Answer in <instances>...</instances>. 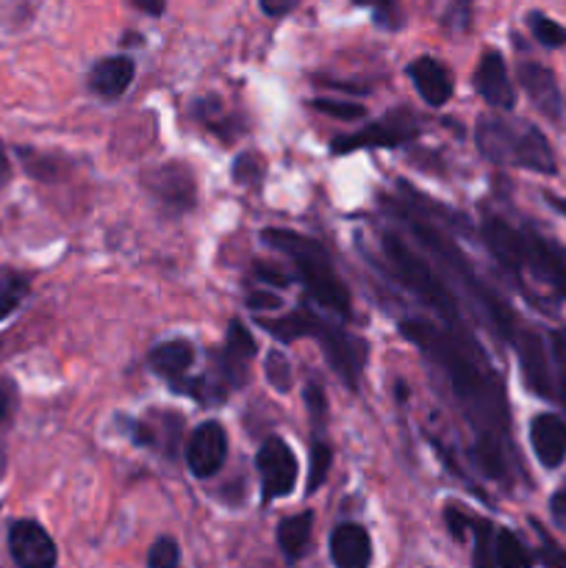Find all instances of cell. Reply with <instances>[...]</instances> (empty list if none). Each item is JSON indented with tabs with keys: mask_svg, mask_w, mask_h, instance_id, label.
<instances>
[{
	"mask_svg": "<svg viewBox=\"0 0 566 568\" xmlns=\"http://www.w3.org/2000/svg\"><path fill=\"white\" fill-rule=\"evenodd\" d=\"M400 333L447 377L461 416L475 433L472 455L483 475L499 486H508L516 464L508 399L497 369L469 327L464 325V320L447 322L438 316L416 314L400 320Z\"/></svg>",
	"mask_w": 566,
	"mask_h": 568,
	"instance_id": "1",
	"label": "cell"
},
{
	"mask_svg": "<svg viewBox=\"0 0 566 568\" xmlns=\"http://www.w3.org/2000/svg\"><path fill=\"white\" fill-rule=\"evenodd\" d=\"M255 325L264 327L281 344H294L300 338H314L322 347V355L327 358V366L336 372L338 381L350 392H358L361 375H364L366 358H370V344L364 338L353 336L342 325H333L331 320L316 314L311 305H300V308L289 311L283 316L261 314L255 316Z\"/></svg>",
	"mask_w": 566,
	"mask_h": 568,
	"instance_id": "2",
	"label": "cell"
},
{
	"mask_svg": "<svg viewBox=\"0 0 566 568\" xmlns=\"http://www.w3.org/2000/svg\"><path fill=\"white\" fill-rule=\"evenodd\" d=\"M488 253L516 277L547 286L566 300V247L547 242L527 227H516L499 216H486L481 225Z\"/></svg>",
	"mask_w": 566,
	"mask_h": 568,
	"instance_id": "3",
	"label": "cell"
},
{
	"mask_svg": "<svg viewBox=\"0 0 566 568\" xmlns=\"http://www.w3.org/2000/svg\"><path fill=\"white\" fill-rule=\"evenodd\" d=\"M261 242L292 261L294 275L305 286V294L320 308H325L336 320H350L353 316V300H350L347 286L338 277L327 250L316 239L303 236L297 231H286V227H264Z\"/></svg>",
	"mask_w": 566,
	"mask_h": 568,
	"instance_id": "4",
	"label": "cell"
},
{
	"mask_svg": "<svg viewBox=\"0 0 566 568\" xmlns=\"http://www.w3.org/2000/svg\"><path fill=\"white\" fill-rule=\"evenodd\" d=\"M475 144L481 155L499 166H519V170L555 175L558 161L547 136L530 122L514 120L505 114H486L477 120Z\"/></svg>",
	"mask_w": 566,
	"mask_h": 568,
	"instance_id": "5",
	"label": "cell"
},
{
	"mask_svg": "<svg viewBox=\"0 0 566 568\" xmlns=\"http://www.w3.org/2000/svg\"><path fill=\"white\" fill-rule=\"evenodd\" d=\"M381 244L388 270L394 272L400 286L408 288V292L414 294L425 308H431L433 316H438V320H464L458 297H455L453 288L447 286V281H442V275H436V270H433L425 258H420L397 233H383Z\"/></svg>",
	"mask_w": 566,
	"mask_h": 568,
	"instance_id": "6",
	"label": "cell"
},
{
	"mask_svg": "<svg viewBox=\"0 0 566 568\" xmlns=\"http://www.w3.org/2000/svg\"><path fill=\"white\" fill-rule=\"evenodd\" d=\"M416 136H420V120H416L411 111L397 109L383 114L381 120H375L372 125L361 128V131L344 133V136L333 139L331 153L347 155L372 148H403V144L414 142Z\"/></svg>",
	"mask_w": 566,
	"mask_h": 568,
	"instance_id": "7",
	"label": "cell"
},
{
	"mask_svg": "<svg viewBox=\"0 0 566 568\" xmlns=\"http://www.w3.org/2000/svg\"><path fill=\"white\" fill-rule=\"evenodd\" d=\"M255 469H259L261 477V505H270L275 499L289 497L297 488V455H294V449L281 436L264 438V444L255 453Z\"/></svg>",
	"mask_w": 566,
	"mask_h": 568,
	"instance_id": "8",
	"label": "cell"
},
{
	"mask_svg": "<svg viewBox=\"0 0 566 568\" xmlns=\"http://www.w3.org/2000/svg\"><path fill=\"white\" fill-rule=\"evenodd\" d=\"M142 186L148 189L150 197L159 200L164 209L175 211V214H183L198 203V181L183 161H166V164L144 170Z\"/></svg>",
	"mask_w": 566,
	"mask_h": 568,
	"instance_id": "9",
	"label": "cell"
},
{
	"mask_svg": "<svg viewBox=\"0 0 566 568\" xmlns=\"http://www.w3.org/2000/svg\"><path fill=\"white\" fill-rule=\"evenodd\" d=\"M228 458V433L220 422L209 419L192 430L186 442V466L198 480H209Z\"/></svg>",
	"mask_w": 566,
	"mask_h": 568,
	"instance_id": "10",
	"label": "cell"
},
{
	"mask_svg": "<svg viewBox=\"0 0 566 568\" xmlns=\"http://www.w3.org/2000/svg\"><path fill=\"white\" fill-rule=\"evenodd\" d=\"M511 347L516 349V361H519L525 386L530 388L536 397L555 399V375H553V366H549V355L542 338H538L530 327H522L519 336L514 338Z\"/></svg>",
	"mask_w": 566,
	"mask_h": 568,
	"instance_id": "11",
	"label": "cell"
},
{
	"mask_svg": "<svg viewBox=\"0 0 566 568\" xmlns=\"http://www.w3.org/2000/svg\"><path fill=\"white\" fill-rule=\"evenodd\" d=\"M9 552L22 568H50L59 560L53 538L39 521L20 519L9 527Z\"/></svg>",
	"mask_w": 566,
	"mask_h": 568,
	"instance_id": "12",
	"label": "cell"
},
{
	"mask_svg": "<svg viewBox=\"0 0 566 568\" xmlns=\"http://www.w3.org/2000/svg\"><path fill=\"white\" fill-rule=\"evenodd\" d=\"M475 92L486 100L488 105L499 111H511L516 103L514 83L508 78V67H505L503 53L497 48H486L481 53V61L475 67Z\"/></svg>",
	"mask_w": 566,
	"mask_h": 568,
	"instance_id": "13",
	"label": "cell"
},
{
	"mask_svg": "<svg viewBox=\"0 0 566 568\" xmlns=\"http://www.w3.org/2000/svg\"><path fill=\"white\" fill-rule=\"evenodd\" d=\"M259 355V344H255L253 333L247 331V325L239 320H233L228 325L225 333V347L220 353V377L231 388H239L247 383L250 377V364Z\"/></svg>",
	"mask_w": 566,
	"mask_h": 568,
	"instance_id": "14",
	"label": "cell"
},
{
	"mask_svg": "<svg viewBox=\"0 0 566 568\" xmlns=\"http://www.w3.org/2000/svg\"><path fill=\"white\" fill-rule=\"evenodd\" d=\"M519 83L527 92V98L533 100V105H536L547 120L564 122V94H560V87L558 81H555L553 70H547L544 64H536V61H522Z\"/></svg>",
	"mask_w": 566,
	"mask_h": 568,
	"instance_id": "15",
	"label": "cell"
},
{
	"mask_svg": "<svg viewBox=\"0 0 566 568\" xmlns=\"http://www.w3.org/2000/svg\"><path fill=\"white\" fill-rule=\"evenodd\" d=\"M137 75V61L131 55H109V59L94 61L87 75V87L103 100H120L131 89Z\"/></svg>",
	"mask_w": 566,
	"mask_h": 568,
	"instance_id": "16",
	"label": "cell"
},
{
	"mask_svg": "<svg viewBox=\"0 0 566 568\" xmlns=\"http://www.w3.org/2000/svg\"><path fill=\"white\" fill-rule=\"evenodd\" d=\"M405 72H408L411 83H414V89L420 92V98L425 100L427 105H433V109H442V105L453 98V75H449L447 67L438 59H433V55H420V59H414L405 67Z\"/></svg>",
	"mask_w": 566,
	"mask_h": 568,
	"instance_id": "17",
	"label": "cell"
},
{
	"mask_svg": "<svg viewBox=\"0 0 566 568\" xmlns=\"http://www.w3.org/2000/svg\"><path fill=\"white\" fill-rule=\"evenodd\" d=\"M530 447L544 469H558L566 460V422L555 414L533 416Z\"/></svg>",
	"mask_w": 566,
	"mask_h": 568,
	"instance_id": "18",
	"label": "cell"
},
{
	"mask_svg": "<svg viewBox=\"0 0 566 568\" xmlns=\"http://www.w3.org/2000/svg\"><path fill=\"white\" fill-rule=\"evenodd\" d=\"M148 364L172 388L183 377H189V369L194 364V344L189 338H170V342L155 344L148 355Z\"/></svg>",
	"mask_w": 566,
	"mask_h": 568,
	"instance_id": "19",
	"label": "cell"
},
{
	"mask_svg": "<svg viewBox=\"0 0 566 568\" xmlns=\"http://www.w3.org/2000/svg\"><path fill=\"white\" fill-rule=\"evenodd\" d=\"M331 560L338 568H364L372 564V538L361 525H338L331 532Z\"/></svg>",
	"mask_w": 566,
	"mask_h": 568,
	"instance_id": "20",
	"label": "cell"
},
{
	"mask_svg": "<svg viewBox=\"0 0 566 568\" xmlns=\"http://www.w3.org/2000/svg\"><path fill=\"white\" fill-rule=\"evenodd\" d=\"M311 530H314V514L311 510H303V514H294L281 519L277 525V549L283 552L286 564H297L300 558L305 555L311 541Z\"/></svg>",
	"mask_w": 566,
	"mask_h": 568,
	"instance_id": "21",
	"label": "cell"
},
{
	"mask_svg": "<svg viewBox=\"0 0 566 568\" xmlns=\"http://www.w3.org/2000/svg\"><path fill=\"white\" fill-rule=\"evenodd\" d=\"M194 116H198L200 122H203L209 131H214L216 136L222 139V142H231L233 136H236L239 125L233 116H228L225 111H222V100L220 98H200L194 100L192 105Z\"/></svg>",
	"mask_w": 566,
	"mask_h": 568,
	"instance_id": "22",
	"label": "cell"
},
{
	"mask_svg": "<svg viewBox=\"0 0 566 568\" xmlns=\"http://www.w3.org/2000/svg\"><path fill=\"white\" fill-rule=\"evenodd\" d=\"M492 558L494 566L499 568H527L533 564L530 552L522 547V541L511 530H494Z\"/></svg>",
	"mask_w": 566,
	"mask_h": 568,
	"instance_id": "23",
	"label": "cell"
},
{
	"mask_svg": "<svg viewBox=\"0 0 566 568\" xmlns=\"http://www.w3.org/2000/svg\"><path fill=\"white\" fill-rule=\"evenodd\" d=\"M31 292V281L28 275L17 270H3L0 272V322L9 320L17 308L22 305V300Z\"/></svg>",
	"mask_w": 566,
	"mask_h": 568,
	"instance_id": "24",
	"label": "cell"
},
{
	"mask_svg": "<svg viewBox=\"0 0 566 568\" xmlns=\"http://www.w3.org/2000/svg\"><path fill=\"white\" fill-rule=\"evenodd\" d=\"M527 28H530L533 39H536L538 44H544V48L555 50L566 44V28L560 26V22L549 20L542 11H530V14H527Z\"/></svg>",
	"mask_w": 566,
	"mask_h": 568,
	"instance_id": "25",
	"label": "cell"
},
{
	"mask_svg": "<svg viewBox=\"0 0 566 568\" xmlns=\"http://www.w3.org/2000/svg\"><path fill=\"white\" fill-rule=\"evenodd\" d=\"M333 453L327 444L314 442L309 453V483H305V494H316L322 488V483L327 480V471H331Z\"/></svg>",
	"mask_w": 566,
	"mask_h": 568,
	"instance_id": "26",
	"label": "cell"
},
{
	"mask_svg": "<svg viewBox=\"0 0 566 568\" xmlns=\"http://www.w3.org/2000/svg\"><path fill=\"white\" fill-rule=\"evenodd\" d=\"M309 105L320 114L333 116V120H342V122H353L366 116V109L361 103H353V100H333V98H311Z\"/></svg>",
	"mask_w": 566,
	"mask_h": 568,
	"instance_id": "27",
	"label": "cell"
},
{
	"mask_svg": "<svg viewBox=\"0 0 566 568\" xmlns=\"http://www.w3.org/2000/svg\"><path fill=\"white\" fill-rule=\"evenodd\" d=\"M264 375L266 381H270V386L281 394H286L294 383L292 364H289V358L281 353V349H270V353H266Z\"/></svg>",
	"mask_w": 566,
	"mask_h": 568,
	"instance_id": "28",
	"label": "cell"
},
{
	"mask_svg": "<svg viewBox=\"0 0 566 568\" xmlns=\"http://www.w3.org/2000/svg\"><path fill=\"white\" fill-rule=\"evenodd\" d=\"M472 26V0H449L442 14V28L449 37H461Z\"/></svg>",
	"mask_w": 566,
	"mask_h": 568,
	"instance_id": "29",
	"label": "cell"
},
{
	"mask_svg": "<svg viewBox=\"0 0 566 568\" xmlns=\"http://www.w3.org/2000/svg\"><path fill=\"white\" fill-rule=\"evenodd\" d=\"M233 181L242 186H259L264 181V159L259 153H242L233 161Z\"/></svg>",
	"mask_w": 566,
	"mask_h": 568,
	"instance_id": "30",
	"label": "cell"
},
{
	"mask_svg": "<svg viewBox=\"0 0 566 568\" xmlns=\"http://www.w3.org/2000/svg\"><path fill=\"white\" fill-rule=\"evenodd\" d=\"M181 564V547H178L175 538L170 536H161L159 541L150 547L148 552V566L153 568H175Z\"/></svg>",
	"mask_w": 566,
	"mask_h": 568,
	"instance_id": "31",
	"label": "cell"
},
{
	"mask_svg": "<svg viewBox=\"0 0 566 568\" xmlns=\"http://www.w3.org/2000/svg\"><path fill=\"white\" fill-rule=\"evenodd\" d=\"M355 3L366 6V9H372V17H375V22L381 28H388V31L400 28L397 0H355Z\"/></svg>",
	"mask_w": 566,
	"mask_h": 568,
	"instance_id": "32",
	"label": "cell"
},
{
	"mask_svg": "<svg viewBox=\"0 0 566 568\" xmlns=\"http://www.w3.org/2000/svg\"><path fill=\"white\" fill-rule=\"evenodd\" d=\"M305 408H309V416L311 422H314L316 430H322V425H325V416H327V397L325 392H322V386L316 381H311L309 386H305Z\"/></svg>",
	"mask_w": 566,
	"mask_h": 568,
	"instance_id": "33",
	"label": "cell"
},
{
	"mask_svg": "<svg viewBox=\"0 0 566 568\" xmlns=\"http://www.w3.org/2000/svg\"><path fill=\"white\" fill-rule=\"evenodd\" d=\"M444 521H447V527H449V532H453L455 541H469L472 516L461 514L458 508H447V510H444Z\"/></svg>",
	"mask_w": 566,
	"mask_h": 568,
	"instance_id": "34",
	"label": "cell"
},
{
	"mask_svg": "<svg viewBox=\"0 0 566 568\" xmlns=\"http://www.w3.org/2000/svg\"><path fill=\"white\" fill-rule=\"evenodd\" d=\"M253 277L261 283H270V286H277V288H286L289 286V277L283 270H275V266L270 264H255L253 266Z\"/></svg>",
	"mask_w": 566,
	"mask_h": 568,
	"instance_id": "35",
	"label": "cell"
},
{
	"mask_svg": "<svg viewBox=\"0 0 566 568\" xmlns=\"http://www.w3.org/2000/svg\"><path fill=\"white\" fill-rule=\"evenodd\" d=\"M549 338H553V358L555 364H558V377H555V383H566V331H555Z\"/></svg>",
	"mask_w": 566,
	"mask_h": 568,
	"instance_id": "36",
	"label": "cell"
},
{
	"mask_svg": "<svg viewBox=\"0 0 566 568\" xmlns=\"http://www.w3.org/2000/svg\"><path fill=\"white\" fill-rule=\"evenodd\" d=\"M300 0H259L261 11H264L266 17H286L292 14L294 9H297Z\"/></svg>",
	"mask_w": 566,
	"mask_h": 568,
	"instance_id": "37",
	"label": "cell"
},
{
	"mask_svg": "<svg viewBox=\"0 0 566 568\" xmlns=\"http://www.w3.org/2000/svg\"><path fill=\"white\" fill-rule=\"evenodd\" d=\"M549 516H553V521L560 530H566V488L553 494V499H549Z\"/></svg>",
	"mask_w": 566,
	"mask_h": 568,
	"instance_id": "38",
	"label": "cell"
},
{
	"mask_svg": "<svg viewBox=\"0 0 566 568\" xmlns=\"http://www.w3.org/2000/svg\"><path fill=\"white\" fill-rule=\"evenodd\" d=\"M261 305H264V308H277V305H281V300L275 297V294H264V292H253V294H247V308H261Z\"/></svg>",
	"mask_w": 566,
	"mask_h": 568,
	"instance_id": "39",
	"label": "cell"
},
{
	"mask_svg": "<svg viewBox=\"0 0 566 568\" xmlns=\"http://www.w3.org/2000/svg\"><path fill=\"white\" fill-rule=\"evenodd\" d=\"M131 6L150 17H161L166 11V0H131Z\"/></svg>",
	"mask_w": 566,
	"mask_h": 568,
	"instance_id": "40",
	"label": "cell"
},
{
	"mask_svg": "<svg viewBox=\"0 0 566 568\" xmlns=\"http://www.w3.org/2000/svg\"><path fill=\"white\" fill-rule=\"evenodd\" d=\"M9 159H6V148L3 142H0V186H3L6 181H9Z\"/></svg>",
	"mask_w": 566,
	"mask_h": 568,
	"instance_id": "41",
	"label": "cell"
},
{
	"mask_svg": "<svg viewBox=\"0 0 566 568\" xmlns=\"http://www.w3.org/2000/svg\"><path fill=\"white\" fill-rule=\"evenodd\" d=\"M547 203L553 205V209L558 211V214L566 220V197H555V194H547Z\"/></svg>",
	"mask_w": 566,
	"mask_h": 568,
	"instance_id": "42",
	"label": "cell"
},
{
	"mask_svg": "<svg viewBox=\"0 0 566 568\" xmlns=\"http://www.w3.org/2000/svg\"><path fill=\"white\" fill-rule=\"evenodd\" d=\"M9 405H11L9 392H3V388H0V422H3L6 414H9Z\"/></svg>",
	"mask_w": 566,
	"mask_h": 568,
	"instance_id": "43",
	"label": "cell"
}]
</instances>
